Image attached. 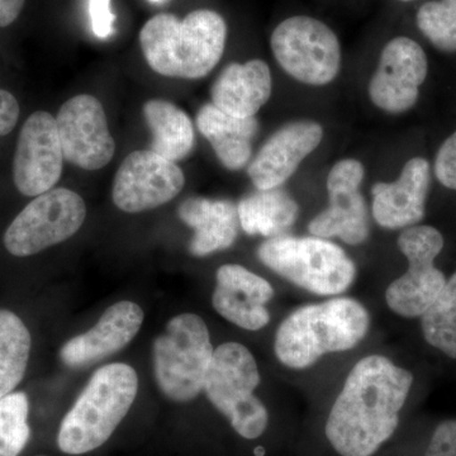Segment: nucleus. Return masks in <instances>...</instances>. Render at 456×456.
Wrapping results in <instances>:
<instances>
[{
    "label": "nucleus",
    "mask_w": 456,
    "mask_h": 456,
    "mask_svg": "<svg viewBox=\"0 0 456 456\" xmlns=\"http://www.w3.org/2000/svg\"><path fill=\"white\" fill-rule=\"evenodd\" d=\"M413 375L391 360L370 355L347 375L326 422L327 440L341 456H371L391 439Z\"/></svg>",
    "instance_id": "f257e3e1"
},
{
    "label": "nucleus",
    "mask_w": 456,
    "mask_h": 456,
    "mask_svg": "<svg viewBox=\"0 0 456 456\" xmlns=\"http://www.w3.org/2000/svg\"><path fill=\"white\" fill-rule=\"evenodd\" d=\"M226 38L224 17L209 9H198L182 20L174 14H158L140 32L150 68L180 79H200L211 73L224 55Z\"/></svg>",
    "instance_id": "f03ea898"
},
{
    "label": "nucleus",
    "mask_w": 456,
    "mask_h": 456,
    "mask_svg": "<svg viewBox=\"0 0 456 456\" xmlns=\"http://www.w3.org/2000/svg\"><path fill=\"white\" fill-rule=\"evenodd\" d=\"M369 323L368 311L355 299L336 298L305 305L279 327L275 354L285 367L310 368L326 354L355 347L367 335Z\"/></svg>",
    "instance_id": "7ed1b4c3"
},
{
    "label": "nucleus",
    "mask_w": 456,
    "mask_h": 456,
    "mask_svg": "<svg viewBox=\"0 0 456 456\" xmlns=\"http://www.w3.org/2000/svg\"><path fill=\"white\" fill-rule=\"evenodd\" d=\"M137 392L139 377L131 365L99 368L60 424L59 449L83 455L103 446L130 412Z\"/></svg>",
    "instance_id": "20e7f679"
},
{
    "label": "nucleus",
    "mask_w": 456,
    "mask_h": 456,
    "mask_svg": "<svg viewBox=\"0 0 456 456\" xmlns=\"http://www.w3.org/2000/svg\"><path fill=\"white\" fill-rule=\"evenodd\" d=\"M264 265L318 296L349 289L356 275L354 261L340 246L321 237L278 236L257 248Z\"/></svg>",
    "instance_id": "39448f33"
},
{
    "label": "nucleus",
    "mask_w": 456,
    "mask_h": 456,
    "mask_svg": "<svg viewBox=\"0 0 456 456\" xmlns=\"http://www.w3.org/2000/svg\"><path fill=\"white\" fill-rule=\"evenodd\" d=\"M259 383L256 360L244 345L226 342L215 350L203 391L233 430L248 440L257 439L268 428V410L254 395Z\"/></svg>",
    "instance_id": "423d86ee"
},
{
    "label": "nucleus",
    "mask_w": 456,
    "mask_h": 456,
    "mask_svg": "<svg viewBox=\"0 0 456 456\" xmlns=\"http://www.w3.org/2000/svg\"><path fill=\"white\" fill-rule=\"evenodd\" d=\"M213 353L211 335L202 318L194 314L171 318L152 346L159 388L171 401H193L203 391Z\"/></svg>",
    "instance_id": "0eeeda50"
},
{
    "label": "nucleus",
    "mask_w": 456,
    "mask_h": 456,
    "mask_svg": "<svg viewBox=\"0 0 456 456\" xmlns=\"http://www.w3.org/2000/svg\"><path fill=\"white\" fill-rule=\"evenodd\" d=\"M86 217V202L66 188H53L33 198L5 230L3 244L9 254L28 257L73 237Z\"/></svg>",
    "instance_id": "6e6552de"
},
{
    "label": "nucleus",
    "mask_w": 456,
    "mask_h": 456,
    "mask_svg": "<svg viewBox=\"0 0 456 456\" xmlns=\"http://www.w3.org/2000/svg\"><path fill=\"white\" fill-rule=\"evenodd\" d=\"M270 45L281 68L298 82L326 86L340 71V41L316 18H287L273 32Z\"/></svg>",
    "instance_id": "1a4fd4ad"
},
{
    "label": "nucleus",
    "mask_w": 456,
    "mask_h": 456,
    "mask_svg": "<svg viewBox=\"0 0 456 456\" xmlns=\"http://www.w3.org/2000/svg\"><path fill=\"white\" fill-rule=\"evenodd\" d=\"M398 248L407 257L408 270L389 285L387 303L399 316L421 317L446 284L445 275L434 264L444 237L431 226H411L399 235Z\"/></svg>",
    "instance_id": "9d476101"
},
{
    "label": "nucleus",
    "mask_w": 456,
    "mask_h": 456,
    "mask_svg": "<svg viewBox=\"0 0 456 456\" xmlns=\"http://www.w3.org/2000/svg\"><path fill=\"white\" fill-rule=\"evenodd\" d=\"M185 184L176 163L151 150H137L123 160L114 176L113 202L126 213H140L169 203Z\"/></svg>",
    "instance_id": "9b49d317"
},
{
    "label": "nucleus",
    "mask_w": 456,
    "mask_h": 456,
    "mask_svg": "<svg viewBox=\"0 0 456 456\" xmlns=\"http://www.w3.org/2000/svg\"><path fill=\"white\" fill-rule=\"evenodd\" d=\"M64 154L55 117L45 110L32 113L18 134L13 182L22 196L35 198L55 188L61 178Z\"/></svg>",
    "instance_id": "f8f14e48"
},
{
    "label": "nucleus",
    "mask_w": 456,
    "mask_h": 456,
    "mask_svg": "<svg viewBox=\"0 0 456 456\" xmlns=\"http://www.w3.org/2000/svg\"><path fill=\"white\" fill-rule=\"evenodd\" d=\"M65 161L94 171L106 167L116 152V142L101 102L93 95L69 99L55 117Z\"/></svg>",
    "instance_id": "ddd939ff"
},
{
    "label": "nucleus",
    "mask_w": 456,
    "mask_h": 456,
    "mask_svg": "<svg viewBox=\"0 0 456 456\" xmlns=\"http://www.w3.org/2000/svg\"><path fill=\"white\" fill-rule=\"evenodd\" d=\"M364 173L362 164L354 159L335 164L327 178L329 207L308 224L312 235L321 239L338 237L350 245L367 241L368 209L360 193Z\"/></svg>",
    "instance_id": "4468645a"
},
{
    "label": "nucleus",
    "mask_w": 456,
    "mask_h": 456,
    "mask_svg": "<svg viewBox=\"0 0 456 456\" xmlns=\"http://www.w3.org/2000/svg\"><path fill=\"white\" fill-rule=\"evenodd\" d=\"M428 70V57L416 41L403 36L393 38L384 46L369 84V97L384 112H407L419 99Z\"/></svg>",
    "instance_id": "2eb2a0df"
},
{
    "label": "nucleus",
    "mask_w": 456,
    "mask_h": 456,
    "mask_svg": "<svg viewBox=\"0 0 456 456\" xmlns=\"http://www.w3.org/2000/svg\"><path fill=\"white\" fill-rule=\"evenodd\" d=\"M322 137V126L317 122H290L279 128L248 165V175L255 188L266 191L281 187L317 149Z\"/></svg>",
    "instance_id": "dca6fc26"
},
{
    "label": "nucleus",
    "mask_w": 456,
    "mask_h": 456,
    "mask_svg": "<svg viewBox=\"0 0 456 456\" xmlns=\"http://www.w3.org/2000/svg\"><path fill=\"white\" fill-rule=\"evenodd\" d=\"M143 317L142 308L136 303H114L89 331L66 342L60 350V359L68 367L83 368L110 358L136 338Z\"/></svg>",
    "instance_id": "f3484780"
},
{
    "label": "nucleus",
    "mask_w": 456,
    "mask_h": 456,
    "mask_svg": "<svg viewBox=\"0 0 456 456\" xmlns=\"http://www.w3.org/2000/svg\"><path fill=\"white\" fill-rule=\"evenodd\" d=\"M216 279L212 305L222 317L248 331L268 325L270 314L265 305L274 297L268 281L237 264L221 266Z\"/></svg>",
    "instance_id": "a211bd4d"
},
{
    "label": "nucleus",
    "mask_w": 456,
    "mask_h": 456,
    "mask_svg": "<svg viewBox=\"0 0 456 456\" xmlns=\"http://www.w3.org/2000/svg\"><path fill=\"white\" fill-rule=\"evenodd\" d=\"M430 173L426 159L413 158L404 165L395 182L373 185V216L377 224L388 230L419 224L425 216Z\"/></svg>",
    "instance_id": "6ab92c4d"
},
{
    "label": "nucleus",
    "mask_w": 456,
    "mask_h": 456,
    "mask_svg": "<svg viewBox=\"0 0 456 456\" xmlns=\"http://www.w3.org/2000/svg\"><path fill=\"white\" fill-rule=\"evenodd\" d=\"M178 216L194 231L189 244V251L193 256H208L235 244L240 220L237 206L231 200L188 198L180 204Z\"/></svg>",
    "instance_id": "aec40b11"
},
{
    "label": "nucleus",
    "mask_w": 456,
    "mask_h": 456,
    "mask_svg": "<svg viewBox=\"0 0 456 456\" xmlns=\"http://www.w3.org/2000/svg\"><path fill=\"white\" fill-rule=\"evenodd\" d=\"M272 89V74L266 62H235L227 65L213 84L212 104L237 118H250L269 101Z\"/></svg>",
    "instance_id": "412c9836"
},
{
    "label": "nucleus",
    "mask_w": 456,
    "mask_h": 456,
    "mask_svg": "<svg viewBox=\"0 0 456 456\" xmlns=\"http://www.w3.org/2000/svg\"><path fill=\"white\" fill-rule=\"evenodd\" d=\"M197 126L226 169L241 170L250 161L253 140L259 131L255 117L237 118L208 103L198 112Z\"/></svg>",
    "instance_id": "4be33fe9"
},
{
    "label": "nucleus",
    "mask_w": 456,
    "mask_h": 456,
    "mask_svg": "<svg viewBox=\"0 0 456 456\" xmlns=\"http://www.w3.org/2000/svg\"><path fill=\"white\" fill-rule=\"evenodd\" d=\"M298 204L283 189L248 194L237 206L240 226L248 235L273 239L283 236L298 217Z\"/></svg>",
    "instance_id": "5701e85b"
},
{
    "label": "nucleus",
    "mask_w": 456,
    "mask_h": 456,
    "mask_svg": "<svg viewBox=\"0 0 456 456\" xmlns=\"http://www.w3.org/2000/svg\"><path fill=\"white\" fill-rule=\"evenodd\" d=\"M143 117L152 134L151 151L167 160H183L194 147V128L184 110L163 99L143 104Z\"/></svg>",
    "instance_id": "b1692460"
},
{
    "label": "nucleus",
    "mask_w": 456,
    "mask_h": 456,
    "mask_svg": "<svg viewBox=\"0 0 456 456\" xmlns=\"http://www.w3.org/2000/svg\"><path fill=\"white\" fill-rule=\"evenodd\" d=\"M32 338L22 318L0 310V399L16 391L25 378Z\"/></svg>",
    "instance_id": "393cba45"
},
{
    "label": "nucleus",
    "mask_w": 456,
    "mask_h": 456,
    "mask_svg": "<svg viewBox=\"0 0 456 456\" xmlns=\"http://www.w3.org/2000/svg\"><path fill=\"white\" fill-rule=\"evenodd\" d=\"M421 317L426 341L456 359V273Z\"/></svg>",
    "instance_id": "a878e982"
},
{
    "label": "nucleus",
    "mask_w": 456,
    "mask_h": 456,
    "mask_svg": "<svg viewBox=\"0 0 456 456\" xmlns=\"http://www.w3.org/2000/svg\"><path fill=\"white\" fill-rule=\"evenodd\" d=\"M29 401L25 392L0 399V456H20L31 439Z\"/></svg>",
    "instance_id": "bb28decb"
},
{
    "label": "nucleus",
    "mask_w": 456,
    "mask_h": 456,
    "mask_svg": "<svg viewBox=\"0 0 456 456\" xmlns=\"http://www.w3.org/2000/svg\"><path fill=\"white\" fill-rule=\"evenodd\" d=\"M417 27L444 53H456V0L428 2L417 12Z\"/></svg>",
    "instance_id": "cd10ccee"
},
{
    "label": "nucleus",
    "mask_w": 456,
    "mask_h": 456,
    "mask_svg": "<svg viewBox=\"0 0 456 456\" xmlns=\"http://www.w3.org/2000/svg\"><path fill=\"white\" fill-rule=\"evenodd\" d=\"M435 174L444 187L456 191V132L437 151L435 159Z\"/></svg>",
    "instance_id": "c85d7f7f"
},
{
    "label": "nucleus",
    "mask_w": 456,
    "mask_h": 456,
    "mask_svg": "<svg viewBox=\"0 0 456 456\" xmlns=\"http://www.w3.org/2000/svg\"><path fill=\"white\" fill-rule=\"evenodd\" d=\"M89 16L93 32L98 38L106 40L113 35L116 16L110 0H89Z\"/></svg>",
    "instance_id": "c756f323"
},
{
    "label": "nucleus",
    "mask_w": 456,
    "mask_h": 456,
    "mask_svg": "<svg viewBox=\"0 0 456 456\" xmlns=\"http://www.w3.org/2000/svg\"><path fill=\"white\" fill-rule=\"evenodd\" d=\"M425 456H456V421H445L432 435Z\"/></svg>",
    "instance_id": "7c9ffc66"
},
{
    "label": "nucleus",
    "mask_w": 456,
    "mask_h": 456,
    "mask_svg": "<svg viewBox=\"0 0 456 456\" xmlns=\"http://www.w3.org/2000/svg\"><path fill=\"white\" fill-rule=\"evenodd\" d=\"M20 114L18 99L8 90L0 88V137L7 136L16 128Z\"/></svg>",
    "instance_id": "2f4dec72"
},
{
    "label": "nucleus",
    "mask_w": 456,
    "mask_h": 456,
    "mask_svg": "<svg viewBox=\"0 0 456 456\" xmlns=\"http://www.w3.org/2000/svg\"><path fill=\"white\" fill-rule=\"evenodd\" d=\"M26 0H0V28L11 26L20 17Z\"/></svg>",
    "instance_id": "473e14b6"
},
{
    "label": "nucleus",
    "mask_w": 456,
    "mask_h": 456,
    "mask_svg": "<svg viewBox=\"0 0 456 456\" xmlns=\"http://www.w3.org/2000/svg\"><path fill=\"white\" fill-rule=\"evenodd\" d=\"M399 2L408 3V2H413V0H399Z\"/></svg>",
    "instance_id": "72a5a7b5"
},
{
    "label": "nucleus",
    "mask_w": 456,
    "mask_h": 456,
    "mask_svg": "<svg viewBox=\"0 0 456 456\" xmlns=\"http://www.w3.org/2000/svg\"><path fill=\"white\" fill-rule=\"evenodd\" d=\"M150 2L159 3V2H163V0H150Z\"/></svg>",
    "instance_id": "f704fd0d"
},
{
    "label": "nucleus",
    "mask_w": 456,
    "mask_h": 456,
    "mask_svg": "<svg viewBox=\"0 0 456 456\" xmlns=\"http://www.w3.org/2000/svg\"><path fill=\"white\" fill-rule=\"evenodd\" d=\"M37 456H46V455H37Z\"/></svg>",
    "instance_id": "c9c22d12"
}]
</instances>
